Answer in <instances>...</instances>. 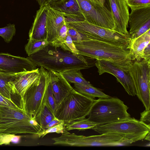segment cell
Listing matches in <instances>:
<instances>
[{
	"instance_id": "obj_1",
	"label": "cell",
	"mask_w": 150,
	"mask_h": 150,
	"mask_svg": "<svg viewBox=\"0 0 150 150\" xmlns=\"http://www.w3.org/2000/svg\"><path fill=\"white\" fill-rule=\"evenodd\" d=\"M37 66L48 71L59 73L71 69H83L93 66L92 59L80 54H74L50 43L42 50L28 56Z\"/></svg>"
},
{
	"instance_id": "obj_2",
	"label": "cell",
	"mask_w": 150,
	"mask_h": 150,
	"mask_svg": "<svg viewBox=\"0 0 150 150\" xmlns=\"http://www.w3.org/2000/svg\"><path fill=\"white\" fill-rule=\"evenodd\" d=\"M74 42L79 54L111 62L126 71L135 61L128 46L88 38L80 42Z\"/></svg>"
},
{
	"instance_id": "obj_3",
	"label": "cell",
	"mask_w": 150,
	"mask_h": 150,
	"mask_svg": "<svg viewBox=\"0 0 150 150\" xmlns=\"http://www.w3.org/2000/svg\"><path fill=\"white\" fill-rule=\"evenodd\" d=\"M42 129L21 108L0 106V134L38 135Z\"/></svg>"
},
{
	"instance_id": "obj_4",
	"label": "cell",
	"mask_w": 150,
	"mask_h": 150,
	"mask_svg": "<svg viewBox=\"0 0 150 150\" xmlns=\"http://www.w3.org/2000/svg\"><path fill=\"white\" fill-rule=\"evenodd\" d=\"M129 108L116 97L99 98L93 103L88 119L96 125H101L124 120L131 117Z\"/></svg>"
},
{
	"instance_id": "obj_5",
	"label": "cell",
	"mask_w": 150,
	"mask_h": 150,
	"mask_svg": "<svg viewBox=\"0 0 150 150\" xmlns=\"http://www.w3.org/2000/svg\"><path fill=\"white\" fill-rule=\"evenodd\" d=\"M95 101L75 90L57 106L55 116L66 126L87 116Z\"/></svg>"
},
{
	"instance_id": "obj_6",
	"label": "cell",
	"mask_w": 150,
	"mask_h": 150,
	"mask_svg": "<svg viewBox=\"0 0 150 150\" xmlns=\"http://www.w3.org/2000/svg\"><path fill=\"white\" fill-rule=\"evenodd\" d=\"M58 142L61 146L80 147L122 146L134 143L125 137L112 132L89 136L69 133L61 135L58 137Z\"/></svg>"
},
{
	"instance_id": "obj_7",
	"label": "cell",
	"mask_w": 150,
	"mask_h": 150,
	"mask_svg": "<svg viewBox=\"0 0 150 150\" xmlns=\"http://www.w3.org/2000/svg\"><path fill=\"white\" fill-rule=\"evenodd\" d=\"M40 67L39 78L27 89L20 106L27 114L35 119L45 103L46 89L50 79L49 71Z\"/></svg>"
},
{
	"instance_id": "obj_8",
	"label": "cell",
	"mask_w": 150,
	"mask_h": 150,
	"mask_svg": "<svg viewBox=\"0 0 150 150\" xmlns=\"http://www.w3.org/2000/svg\"><path fill=\"white\" fill-rule=\"evenodd\" d=\"M91 129L100 134L116 133L135 142L143 140L150 132V128L139 120L131 117L101 125H96Z\"/></svg>"
},
{
	"instance_id": "obj_9",
	"label": "cell",
	"mask_w": 150,
	"mask_h": 150,
	"mask_svg": "<svg viewBox=\"0 0 150 150\" xmlns=\"http://www.w3.org/2000/svg\"><path fill=\"white\" fill-rule=\"evenodd\" d=\"M67 24L86 35L88 38L95 39L129 47V34L125 35L88 23L85 20L66 22Z\"/></svg>"
},
{
	"instance_id": "obj_10",
	"label": "cell",
	"mask_w": 150,
	"mask_h": 150,
	"mask_svg": "<svg viewBox=\"0 0 150 150\" xmlns=\"http://www.w3.org/2000/svg\"><path fill=\"white\" fill-rule=\"evenodd\" d=\"M128 72L133 82L136 95L145 110L150 109V59L135 60Z\"/></svg>"
},
{
	"instance_id": "obj_11",
	"label": "cell",
	"mask_w": 150,
	"mask_h": 150,
	"mask_svg": "<svg viewBox=\"0 0 150 150\" xmlns=\"http://www.w3.org/2000/svg\"><path fill=\"white\" fill-rule=\"evenodd\" d=\"M85 20L89 23L114 30V20L111 11L98 1L76 0Z\"/></svg>"
},
{
	"instance_id": "obj_12",
	"label": "cell",
	"mask_w": 150,
	"mask_h": 150,
	"mask_svg": "<svg viewBox=\"0 0 150 150\" xmlns=\"http://www.w3.org/2000/svg\"><path fill=\"white\" fill-rule=\"evenodd\" d=\"M95 65L99 75L107 73L114 76L128 95H136V91L132 80L128 71H126L114 63L107 61L96 60Z\"/></svg>"
},
{
	"instance_id": "obj_13",
	"label": "cell",
	"mask_w": 150,
	"mask_h": 150,
	"mask_svg": "<svg viewBox=\"0 0 150 150\" xmlns=\"http://www.w3.org/2000/svg\"><path fill=\"white\" fill-rule=\"evenodd\" d=\"M37 65L28 57L0 53V71L9 74L21 73L36 69Z\"/></svg>"
},
{
	"instance_id": "obj_14",
	"label": "cell",
	"mask_w": 150,
	"mask_h": 150,
	"mask_svg": "<svg viewBox=\"0 0 150 150\" xmlns=\"http://www.w3.org/2000/svg\"><path fill=\"white\" fill-rule=\"evenodd\" d=\"M110 11L114 20V30L123 34L129 35V12L125 0H108Z\"/></svg>"
},
{
	"instance_id": "obj_15",
	"label": "cell",
	"mask_w": 150,
	"mask_h": 150,
	"mask_svg": "<svg viewBox=\"0 0 150 150\" xmlns=\"http://www.w3.org/2000/svg\"><path fill=\"white\" fill-rule=\"evenodd\" d=\"M39 69L19 74L8 82L11 95L19 97L20 104L23 95L29 87L39 78Z\"/></svg>"
},
{
	"instance_id": "obj_16",
	"label": "cell",
	"mask_w": 150,
	"mask_h": 150,
	"mask_svg": "<svg viewBox=\"0 0 150 150\" xmlns=\"http://www.w3.org/2000/svg\"><path fill=\"white\" fill-rule=\"evenodd\" d=\"M52 91L57 106L75 90L60 73L49 71Z\"/></svg>"
},
{
	"instance_id": "obj_17",
	"label": "cell",
	"mask_w": 150,
	"mask_h": 150,
	"mask_svg": "<svg viewBox=\"0 0 150 150\" xmlns=\"http://www.w3.org/2000/svg\"><path fill=\"white\" fill-rule=\"evenodd\" d=\"M47 2L40 6L35 16L29 31V39L40 40L47 39V14L49 7Z\"/></svg>"
},
{
	"instance_id": "obj_18",
	"label": "cell",
	"mask_w": 150,
	"mask_h": 150,
	"mask_svg": "<svg viewBox=\"0 0 150 150\" xmlns=\"http://www.w3.org/2000/svg\"><path fill=\"white\" fill-rule=\"evenodd\" d=\"M66 18L65 13L49 6L47 14V39L49 43L54 40L61 28L65 23Z\"/></svg>"
},
{
	"instance_id": "obj_19",
	"label": "cell",
	"mask_w": 150,
	"mask_h": 150,
	"mask_svg": "<svg viewBox=\"0 0 150 150\" xmlns=\"http://www.w3.org/2000/svg\"><path fill=\"white\" fill-rule=\"evenodd\" d=\"M131 9L128 23L130 36L150 21V5L138 7Z\"/></svg>"
},
{
	"instance_id": "obj_20",
	"label": "cell",
	"mask_w": 150,
	"mask_h": 150,
	"mask_svg": "<svg viewBox=\"0 0 150 150\" xmlns=\"http://www.w3.org/2000/svg\"><path fill=\"white\" fill-rule=\"evenodd\" d=\"M150 42V29L138 37L131 39L129 47L135 60L139 61L143 59L144 51Z\"/></svg>"
},
{
	"instance_id": "obj_21",
	"label": "cell",
	"mask_w": 150,
	"mask_h": 150,
	"mask_svg": "<svg viewBox=\"0 0 150 150\" xmlns=\"http://www.w3.org/2000/svg\"><path fill=\"white\" fill-rule=\"evenodd\" d=\"M49 5L51 7L67 15L84 18L76 0H60Z\"/></svg>"
},
{
	"instance_id": "obj_22",
	"label": "cell",
	"mask_w": 150,
	"mask_h": 150,
	"mask_svg": "<svg viewBox=\"0 0 150 150\" xmlns=\"http://www.w3.org/2000/svg\"><path fill=\"white\" fill-rule=\"evenodd\" d=\"M75 90L81 94L92 99L108 98L110 96L91 85L74 83Z\"/></svg>"
},
{
	"instance_id": "obj_23",
	"label": "cell",
	"mask_w": 150,
	"mask_h": 150,
	"mask_svg": "<svg viewBox=\"0 0 150 150\" xmlns=\"http://www.w3.org/2000/svg\"><path fill=\"white\" fill-rule=\"evenodd\" d=\"M20 73L9 74L0 72V93L4 97L11 100L13 101L11 98V90L8 82Z\"/></svg>"
},
{
	"instance_id": "obj_24",
	"label": "cell",
	"mask_w": 150,
	"mask_h": 150,
	"mask_svg": "<svg viewBox=\"0 0 150 150\" xmlns=\"http://www.w3.org/2000/svg\"><path fill=\"white\" fill-rule=\"evenodd\" d=\"M69 82L88 85H91L83 77L79 69H71L60 73Z\"/></svg>"
},
{
	"instance_id": "obj_25",
	"label": "cell",
	"mask_w": 150,
	"mask_h": 150,
	"mask_svg": "<svg viewBox=\"0 0 150 150\" xmlns=\"http://www.w3.org/2000/svg\"><path fill=\"white\" fill-rule=\"evenodd\" d=\"M55 117L54 113L45 103L35 119L43 130Z\"/></svg>"
},
{
	"instance_id": "obj_26",
	"label": "cell",
	"mask_w": 150,
	"mask_h": 150,
	"mask_svg": "<svg viewBox=\"0 0 150 150\" xmlns=\"http://www.w3.org/2000/svg\"><path fill=\"white\" fill-rule=\"evenodd\" d=\"M47 39L37 40L29 39L25 49L28 56L42 50L49 44Z\"/></svg>"
},
{
	"instance_id": "obj_27",
	"label": "cell",
	"mask_w": 150,
	"mask_h": 150,
	"mask_svg": "<svg viewBox=\"0 0 150 150\" xmlns=\"http://www.w3.org/2000/svg\"><path fill=\"white\" fill-rule=\"evenodd\" d=\"M96 125L94 123L86 118L72 122L66 126L67 131L74 129L83 130L91 129Z\"/></svg>"
},
{
	"instance_id": "obj_28",
	"label": "cell",
	"mask_w": 150,
	"mask_h": 150,
	"mask_svg": "<svg viewBox=\"0 0 150 150\" xmlns=\"http://www.w3.org/2000/svg\"><path fill=\"white\" fill-rule=\"evenodd\" d=\"M15 25L10 23L4 28H0V36L7 43L10 42L16 34Z\"/></svg>"
},
{
	"instance_id": "obj_29",
	"label": "cell",
	"mask_w": 150,
	"mask_h": 150,
	"mask_svg": "<svg viewBox=\"0 0 150 150\" xmlns=\"http://www.w3.org/2000/svg\"><path fill=\"white\" fill-rule=\"evenodd\" d=\"M45 103L54 113L57 105L52 91L50 79L46 89L45 96Z\"/></svg>"
},
{
	"instance_id": "obj_30",
	"label": "cell",
	"mask_w": 150,
	"mask_h": 150,
	"mask_svg": "<svg viewBox=\"0 0 150 150\" xmlns=\"http://www.w3.org/2000/svg\"><path fill=\"white\" fill-rule=\"evenodd\" d=\"M55 132L57 134H65L70 133L67 130L66 126L64 122L56 126L42 130L38 135L39 138H42L46 135L51 133Z\"/></svg>"
},
{
	"instance_id": "obj_31",
	"label": "cell",
	"mask_w": 150,
	"mask_h": 150,
	"mask_svg": "<svg viewBox=\"0 0 150 150\" xmlns=\"http://www.w3.org/2000/svg\"><path fill=\"white\" fill-rule=\"evenodd\" d=\"M67 30L68 25L65 22L61 28L54 40L52 43H49L54 47H60L65 41Z\"/></svg>"
},
{
	"instance_id": "obj_32",
	"label": "cell",
	"mask_w": 150,
	"mask_h": 150,
	"mask_svg": "<svg viewBox=\"0 0 150 150\" xmlns=\"http://www.w3.org/2000/svg\"><path fill=\"white\" fill-rule=\"evenodd\" d=\"M60 47L65 51H69L73 54H79V51L76 48L71 38L67 34L65 41Z\"/></svg>"
},
{
	"instance_id": "obj_33",
	"label": "cell",
	"mask_w": 150,
	"mask_h": 150,
	"mask_svg": "<svg viewBox=\"0 0 150 150\" xmlns=\"http://www.w3.org/2000/svg\"><path fill=\"white\" fill-rule=\"evenodd\" d=\"M67 25V34L71 37L74 42H79L85 40L84 35L79 32L74 28Z\"/></svg>"
},
{
	"instance_id": "obj_34",
	"label": "cell",
	"mask_w": 150,
	"mask_h": 150,
	"mask_svg": "<svg viewBox=\"0 0 150 150\" xmlns=\"http://www.w3.org/2000/svg\"><path fill=\"white\" fill-rule=\"evenodd\" d=\"M20 137L13 134H0V145H9L11 142H17Z\"/></svg>"
},
{
	"instance_id": "obj_35",
	"label": "cell",
	"mask_w": 150,
	"mask_h": 150,
	"mask_svg": "<svg viewBox=\"0 0 150 150\" xmlns=\"http://www.w3.org/2000/svg\"><path fill=\"white\" fill-rule=\"evenodd\" d=\"M130 9L138 7L150 5V0H125Z\"/></svg>"
},
{
	"instance_id": "obj_36",
	"label": "cell",
	"mask_w": 150,
	"mask_h": 150,
	"mask_svg": "<svg viewBox=\"0 0 150 150\" xmlns=\"http://www.w3.org/2000/svg\"><path fill=\"white\" fill-rule=\"evenodd\" d=\"M0 106H5L15 108H20L13 101L11 100L4 97L0 93Z\"/></svg>"
},
{
	"instance_id": "obj_37",
	"label": "cell",
	"mask_w": 150,
	"mask_h": 150,
	"mask_svg": "<svg viewBox=\"0 0 150 150\" xmlns=\"http://www.w3.org/2000/svg\"><path fill=\"white\" fill-rule=\"evenodd\" d=\"M150 109L145 110L140 113V117L139 120L150 128Z\"/></svg>"
},
{
	"instance_id": "obj_38",
	"label": "cell",
	"mask_w": 150,
	"mask_h": 150,
	"mask_svg": "<svg viewBox=\"0 0 150 150\" xmlns=\"http://www.w3.org/2000/svg\"><path fill=\"white\" fill-rule=\"evenodd\" d=\"M150 29V21L147 22L130 36L131 39L137 38Z\"/></svg>"
},
{
	"instance_id": "obj_39",
	"label": "cell",
	"mask_w": 150,
	"mask_h": 150,
	"mask_svg": "<svg viewBox=\"0 0 150 150\" xmlns=\"http://www.w3.org/2000/svg\"><path fill=\"white\" fill-rule=\"evenodd\" d=\"M64 122L62 120H60L56 117L54 118L46 126L43 130H45L48 128L59 125Z\"/></svg>"
},
{
	"instance_id": "obj_40",
	"label": "cell",
	"mask_w": 150,
	"mask_h": 150,
	"mask_svg": "<svg viewBox=\"0 0 150 150\" xmlns=\"http://www.w3.org/2000/svg\"><path fill=\"white\" fill-rule=\"evenodd\" d=\"M143 59H150V43L148 44L144 50Z\"/></svg>"
},
{
	"instance_id": "obj_41",
	"label": "cell",
	"mask_w": 150,
	"mask_h": 150,
	"mask_svg": "<svg viewBox=\"0 0 150 150\" xmlns=\"http://www.w3.org/2000/svg\"><path fill=\"white\" fill-rule=\"evenodd\" d=\"M99 1L100 3L106 7L110 11V8L108 0H99Z\"/></svg>"
},
{
	"instance_id": "obj_42",
	"label": "cell",
	"mask_w": 150,
	"mask_h": 150,
	"mask_svg": "<svg viewBox=\"0 0 150 150\" xmlns=\"http://www.w3.org/2000/svg\"><path fill=\"white\" fill-rule=\"evenodd\" d=\"M36 1L40 6L46 2V0H36Z\"/></svg>"
},
{
	"instance_id": "obj_43",
	"label": "cell",
	"mask_w": 150,
	"mask_h": 150,
	"mask_svg": "<svg viewBox=\"0 0 150 150\" xmlns=\"http://www.w3.org/2000/svg\"><path fill=\"white\" fill-rule=\"evenodd\" d=\"M60 0H46V2L48 4H50L52 3L58 1Z\"/></svg>"
},
{
	"instance_id": "obj_44",
	"label": "cell",
	"mask_w": 150,
	"mask_h": 150,
	"mask_svg": "<svg viewBox=\"0 0 150 150\" xmlns=\"http://www.w3.org/2000/svg\"><path fill=\"white\" fill-rule=\"evenodd\" d=\"M150 132H149L146 135L144 139L146 140L150 141Z\"/></svg>"
},
{
	"instance_id": "obj_45",
	"label": "cell",
	"mask_w": 150,
	"mask_h": 150,
	"mask_svg": "<svg viewBox=\"0 0 150 150\" xmlns=\"http://www.w3.org/2000/svg\"><path fill=\"white\" fill-rule=\"evenodd\" d=\"M95 1H98L99 2V0H94Z\"/></svg>"
},
{
	"instance_id": "obj_46",
	"label": "cell",
	"mask_w": 150,
	"mask_h": 150,
	"mask_svg": "<svg viewBox=\"0 0 150 150\" xmlns=\"http://www.w3.org/2000/svg\"><path fill=\"white\" fill-rule=\"evenodd\" d=\"M91 0L92 1H95L94 0Z\"/></svg>"
},
{
	"instance_id": "obj_47",
	"label": "cell",
	"mask_w": 150,
	"mask_h": 150,
	"mask_svg": "<svg viewBox=\"0 0 150 150\" xmlns=\"http://www.w3.org/2000/svg\"><path fill=\"white\" fill-rule=\"evenodd\" d=\"M0 72H1V71H0Z\"/></svg>"
}]
</instances>
